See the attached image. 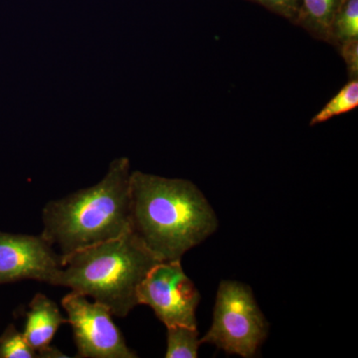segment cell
Returning a JSON list of instances; mask_svg holds the SVG:
<instances>
[{
    "label": "cell",
    "instance_id": "7",
    "mask_svg": "<svg viewBox=\"0 0 358 358\" xmlns=\"http://www.w3.org/2000/svg\"><path fill=\"white\" fill-rule=\"evenodd\" d=\"M61 256L41 235L0 232V284L34 280L52 285Z\"/></svg>",
    "mask_w": 358,
    "mask_h": 358
},
{
    "label": "cell",
    "instance_id": "10",
    "mask_svg": "<svg viewBox=\"0 0 358 358\" xmlns=\"http://www.w3.org/2000/svg\"><path fill=\"white\" fill-rule=\"evenodd\" d=\"M358 38V0H343L329 27L327 43L338 45Z\"/></svg>",
    "mask_w": 358,
    "mask_h": 358
},
{
    "label": "cell",
    "instance_id": "16",
    "mask_svg": "<svg viewBox=\"0 0 358 358\" xmlns=\"http://www.w3.org/2000/svg\"><path fill=\"white\" fill-rule=\"evenodd\" d=\"M38 357H67V355H65L64 353L61 352L60 350H57V348H55V346L48 345L47 346V348H43V350H39Z\"/></svg>",
    "mask_w": 358,
    "mask_h": 358
},
{
    "label": "cell",
    "instance_id": "3",
    "mask_svg": "<svg viewBox=\"0 0 358 358\" xmlns=\"http://www.w3.org/2000/svg\"><path fill=\"white\" fill-rule=\"evenodd\" d=\"M159 262L129 231L61 259L52 285L84 294L124 317L138 305V288Z\"/></svg>",
    "mask_w": 358,
    "mask_h": 358
},
{
    "label": "cell",
    "instance_id": "4",
    "mask_svg": "<svg viewBox=\"0 0 358 358\" xmlns=\"http://www.w3.org/2000/svg\"><path fill=\"white\" fill-rule=\"evenodd\" d=\"M268 326L251 288L243 282L221 281L213 320L200 343L244 358L255 357L267 338Z\"/></svg>",
    "mask_w": 358,
    "mask_h": 358
},
{
    "label": "cell",
    "instance_id": "15",
    "mask_svg": "<svg viewBox=\"0 0 358 358\" xmlns=\"http://www.w3.org/2000/svg\"><path fill=\"white\" fill-rule=\"evenodd\" d=\"M336 49L345 61L350 80L358 79V38L348 40Z\"/></svg>",
    "mask_w": 358,
    "mask_h": 358
},
{
    "label": "cell",
    "instance_id": "5",
    "mask_svg": "<svg viewBox=\"0 0 358 358\" xmlns=\"http://www.w3.org/2000/svg\"><path fill=\"white\" fill-rule=\"evenodd\" d=\"M138 305H147L166 327H197L199 289L183 271L181 260L159 262L138 291Z\"/></svg>",
    "mask_w": 358,
    "mask_h": 358
},
{
    "label": "cell",
    "instance_id": "9",
    "mask_svg": "<svg viewBox=\"0 0 358 358\" xmlns=\"http://www.w3.org/2000/svg\"><path fill=\"white\" fill-rule=\"evenodd\" d=\"M343 0H301L294 24L303 28L313 38L327 42L334 14Z\"/></svg>",
    "mask_w": 358,
    "mask_h": 358
},
{
    "label": "cell",
    "instance_id": "14",
    "mask_svg": "<svg viewBox=\"0 0 358 358\" xmlns=\"http://www.w3.org/2000/svg\"><path fill=\"white\" fill-rule=\"evenodd\" d=\"M248 1L265 7L271 13L286 18L293 24L298 16L301 6V0H248Z\"/></svg>",
    "mask_w": 358,
    "mask_h": 358
},
{
    "label": "cell",
    "instance_id": "1",
    "mask_svg": "<svg viewBox=\"0 0 358 358\" xmlns=\"http://www.w3.org/2000/svg\"><path fill=\"white\" fill-rule=\"evenodd\" d=\"M131 231L159 260H181L218 229L215 211L192 181L131 171Z\"/></svg>",
    "mask_w": 358,
    "mask_h": 358
},
{
    "label": "cell",
    "instance_id": "8",
    "mask_svg": "<svg viewBox=\"0 0 358 358\" xmlns=\"http://www.w3.org/2000/svg\"><path fill=\"white\" fill-rule=\"evenodd\" d=\"M66 322L67 319L63 317L55 301L43 294H37L29 303L23 336L38 353L50 345L56 331Z\"/></svg>",
    "mask_w": 358,
    "mask_h": 358
},
{
    "label": "cell",
    "instance_id": "13",
    "mask_svg": "<svg viewBox=\"0 0 358 358\" xmlns=\"http://www.w3.org/2000/svg\"><path fill=\"white\" fill-rule=\"evenodd\" d=\"M0 357L34 358L38 357V353L27 343L23 333L10 326L0 338Z\"/></svg>",
    "mask_w": 358,
    "mask_h": 358
},
{
    "label": "cell",
    "instance_id": "11",
    "mask_svg": "<svg viewBox=\"0 0 358 358\" xmlns=\"http://www.w3.org/2000/svg\"><path fill=\"white\" fill-rule=\"evenodd\" d=\"M167 329L166 358H196L201 345L197 327L171 326Z\"/></svg>",
    "mask_w": 358,
    "mask_h": 358
},
{
    "label": "cell",
    "instance_id": "12",
    "mask_svg": "<svg viewBox=\"0 0 358 358\" xmlns=\"http://www.w3.org/2000/svg\"><path fill=\"white\" fill-rule=\"evenodd\" d=\"M358 106V79L350 80L336 96L310 120V126L322 124L336 115L357 109Z\"/></svg>",
    "mask_w": 358,
    "mask_h": 358
},
{
    "label": "cell",
    "instance_id": "2",
    "mask_svg": "<svg viewBox=\"0 0 358 358\" xmlns=\"http://www.w3.org/2000/svg\"><path fill=\"white\" fill-rule=\"evenodd\" d=\"M131 174L128 157H119L100 182L45 205L41 236L61 259L131 231Z\"/></svg>",
    "mask_w": 358,
    "mask_h": 358
},
{
    "label": "cell",
    "instance_id": "6",
    "mask_svg": "<svg viewBox=\"0 0 358 358\" xmlns=\"http://www.w3.org/2000/svg\"><path fill=\"white\" fill-rule=\"evenodd\" d=\"M80 358H136L129 348L113 313L102 303L90 301L88 296L71 292L62 300Z\"/></svg>",
    "mask_w": 358,
    "mask_h": 358
}]
</instances>
